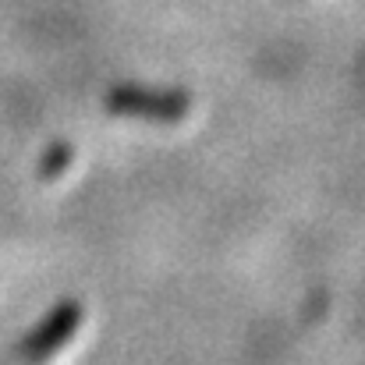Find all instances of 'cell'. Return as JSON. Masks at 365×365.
I'll return each instance as SVG.
<instances>
[{
  "instance_id": "obj_1",
  "label": "cell",
  "mask_w": 365,
  "mask_h": 365,
  "mask_svg": "<svg viewBox=\"0 0 365 365\" xmlns=\"http://www.w3.org/2000/svg\"><path fill=\"white\" fill-rule=\"evenodd\" d=\"M107 110L124 118H149V121H181L192 110L185 89H156V86H114L107 93Z\"/></svg>"
},
{
  "instance_id": "obj_2",
  "label": "cell",
  "mask_w": 365,
  "mask_h": 365,
  "mask_svg": "<svg viewBox=\"0 0 365 365\" xmlns=\"http://www.w3.org/2000/svg\"><path fill=\"white\" fill-rule=\"evenodd\" d=\"M78 323H82V305H78V302H61V305H53V309L46 312V319L21 341L18 351H21L29 362H43V359L57 355V351L75 337Z\"/></svg>"
},
{
  "instance_id": "obj_3",
  "label": "cell",
  "mask_w": 365,
  "mask_h": 365,
  "mask_svg": "<svg viewBox=\"0 0 365 365\" xmlns=\"http://www.w3.org/2000/svg\"><path fill=\"white\" fill-rule=\"evenodd\" d=\"M71 156H75V149H71L68 142H53V145L43 153V160H39V178H61V174L68 170Z\"/></svg>"
}]
</instances>
